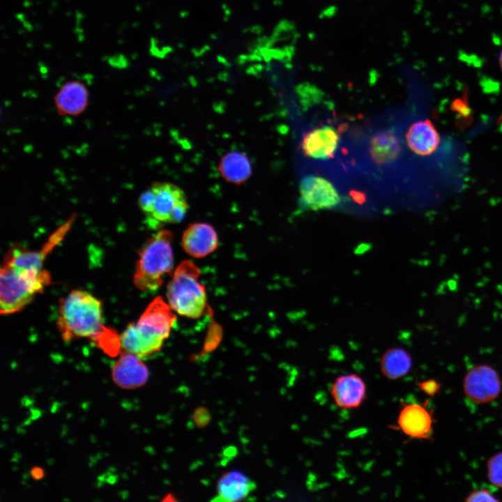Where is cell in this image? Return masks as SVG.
<instances>
[{
  "instance_id": "obj_1",
  "label": "cell",
  "mask_w": 502,
  "mask_h": 502,
  "mask_svg": "<svg viewBox=\"0 0 502 502\" xmlns=\"http://www.w3.org/2000/svg\"><path fill=\"white\" fill-rule=\"evenodd\" d=\"M102 303L90 293L73 290L60 301L56 327L70 341L88 337L100 346L114 332L103 326Z\"/></svg>"
},
{
  "instance_id": "obj_2",
  "label": "cell",
  "mask_w": 502,
  "mask_h": 502,
  "mask_svg": "<svg viewBox=\"0 0 502 502\" xmlns=\"http://www.w3.org/2000/svg\"><path fill=\"white\" fill-rule=\"evenodd\" d=\"M172 233L166 229L151 236L139 253L134 273L135 287L142 291H154L163 282L174 266Z\"/></svg>"
},
{
  "instance_id": "obj_3",
  "label": "cell",
  "mask_w": 502,
  "mask_h": 502,
  "mask_svg": "<svg viewBox=\"0 0 502 502\" xmlns=\"http://www.w3.org/2000/svg\"><path fill=\"white\" fill-rule=\"evenodd\" d=\"M44 270L20 269L3 264L0 272V312L9 314L22 310L34 296L50 283Z\"/></svg>"
},
{
  "instance_id": "obj_4",
  "label": "cell",
  "mask_w": 502,
  "mask_h": 502,
  "mask_svg": "<svg viewBox=\"0 0 502 502\" xmlns=\"http://www.w3.org/2000/svg\"><path fill=\"white\" fill-rule=\"evenodd\" d=\"M199 275V269L190 260L181 262L174 271L167 297L172 309L180 315L197 319L206 310V289L198 280Z\"/></svg>"
},
{
  "instance_id": "obj_5",
  "label": "cell",
  "mask_w": 502,
  "mask_h": 502,
  "mask_svg": "<svg viewBox=\"0 0 502 502\" xmlns=\"http://www.w3.org/2000/svg\"><path fill=\"white\" fill-rule=\"evenodd\" d=\"M151 188L155 195V201L153 211L148 217L150 227H155L159 223L180 222L188 209L183 190L167 182H157Z\"/></svg>"
},
{
  "instance_id": "obj_6",
  "label": "cell",
  "mask_w": 502,
  "mask_h": 502,
  "mask_svg": "<svg viewBox=\"0 0 502 502\" xmlns=\"http://www.w3.org/2000/svg\"><path fill=\"white\" fill-rule=\"evenodd\" d=\"M501 385V377L494 367L487 364H480L466 373L463 379V391L472 402L485 404L499 396Z\"/></svg>"
},
{
  "instance_id": "obj_7",
  "label": "cell",
  "mask_w": 502,
  "mask_h": 502,
  "mask_svg": "<svg viewBox=\"0 0 502 502\" xmlns=\"http://www.w3.org/2000/svg\"><path fill=\"white\" fill-rule=\"evenodd\" d=\"M427 405L428 401L423 404L401 402L395 429L411 439L433 441L434 411Z\"/></svg>"
},
{
  "instance_id": "obj_8",
  "label": "cell",
  "mask_w": 502,
  "mask_h": 502,
  "mask_svg": "<svg viewBox=\"0 0 502 502\" xmlns=\"http://www.w3.org/2000/svg\"><path fill=\"white\" fill-rule=\"evenodd\" d=\"M68 222L51 235L40 250L31 251L20 246L12 247L6 253L3 264L20 269L41 271L48 254L59 244L70 228Z\"/></svg>"
},
{
  "instance_id": "obj_9",
  "label": "cell",
  "mask_w": 502,
  "mask_h": 502,
  "mask_svg": "<svg viewBox=\"0 0 502 502\" xmlns=\"http://www.w3.org/2000/svg\"><path fill=\"white\" fill-rule=\"evenodd\" d=\"M173 311L169 303L158 296L149 304L136 324L148 334L165 340L176 321Z\"/></svg>"
},
{
  "instance_id": "obj_10",
  "label": "cell",
  "mask_w": 502,
  "mask_h": 502,
  "mask_svg": "<svg viewBox=\"0 0 502 502\" xmlns=\"http://www.w3.org/2000/svg\"><path fill=\"white\" fill-rule=\"evenodd\" d=\"M300 192L303 204L314 211L330 208L340 201L333 185L317 176H305L300 184Z\"/></svg>"
},
{
  "instance_id": "obj_11",
  "label": "cell",
  "mask_w": 502,
  "mask_h": 502,
  "mask_svg": "<svg viewBox=\"0 0 502 502\" xmlns=\"http://www.w3.org/2000/svg\"><path fill=\"white\" fill-rule=\"evenodd\" d=\"M149 372L142 358L124 351L112 367L113 381L120 388L132 390L144 385Z\"/></svg>"
},
{
  "instance_id": "obj_12",
  "label": "cell",
  "mask_w": 502,
  "mask_h": 502,
  "mask_svg": "<svg viewBox=\"0 0 502 502\" xmlns=\"http://www.w3.org/2000/svg\"><path fill=\"white\" fill-rule=\"evenodd\" d=\"M181 245L189 255L202 258L217 249L218 234L215 229L208 223H193L184 231Z\"/></svg>"
},
{
  "instance_id": "obj_13",
  "label": "cell",
  "mask_w": 502,
  "mask_h": 502,
  "mask_svg": "<svg viewBox=\"0 0 502 502\" xmlns=\"http://www.w3.org/2000/svg\"><path fill=\"white\" fill-rule=\"evenodd\" d=\"M330 393L338 407L356 409L361 405L366 397V385L356 374L341 375L333 383Z\"/></svg>"
},
{
  "instance_id": "obj_14",
  "label": "cell",
  "mask_w": 502,
  "mask_h": 502,
  "mask_svg": "<svg viewBox=\"0 0 502 502\" xmlns=\"http://www.w3.org/2000/svg\"><path fill=\"white\" fill-rule=\"evenodd\" d=\"M257 487L256 483L238 471L224 473L218 482L217 494L213 501L234 502L245 500Z\"/></svg>"
},
{
  "instance_id": "obj_15",
  "label": "cell",
  "mask_w": 502,
  "mask_h": 502,
  "mask_svg": "<svg viewBox=\"0 0 502 502\" xmlns=\"http://www.w3.org/2000/svg\"><path fill=\"white\" fill-rule=\"evenodd\" d=\"M339 135L331 126H325L308 132L302 142L305 154L315 159H326L335 151Z\"/></svg>"
},
{
  "instance_id": "obj_16",
  "label": "cell",
  "mask_w": 502,
  "mask_h": 502,
  "mask_svg": "<svg viewBox=\"0 0 502 502\" xmlns=\"http://www.w3.org/2000/svg\"><path fill=\"white\" fill-rule=\"evenodd\" d=\"M89 92L84 84L73 80L65 83L55 97L58 112L63 115H77L88 104Z\"/></svg>"
},
{
  "instance_id": "obj_17",
  "label": "cell",
  "mask_w": 502,
  "mask_h": 502,
  "mask_svg": "<svg viewBox=\"0 0 502 502\" xmlns=\"http://www.w3.org/2000/svg\"><path fill=\"white\" fill-rule=\"evenodd\" d=\"M121 347L124 351L132 353L143 358L159 351L164 341L142 333L135 323L129 324L120 336Z\"/></svg>"
},
{
  "instance_id": "obj_18",
  "label": "cell",
  "mask_w": 502,
  "mask_h": 502,
  "mask_svg": "<svg viewBox=\"0 0 502 502\" xmlns=\"http://www.w3.org/2000/svg\"><path fill=\"white\" fill-rule=\"evenodd\" d=\"M409 148L420 155H427L434 152L440 142V136L430 121L414 123L406 133Z\"/></svg>"
},
{
  "instance_id": "obj_19",
  "label": "cell",
  "mask_w": 502,
  "mask_h": 502,
  "mask_svg": "<svg viewBox=\"0 0 502 502\" xmlns=\"http://www.w3.org/2000/svg\"><path fill=\"white\" fill-rule=\"evenodd\" d=\"M218 170L227 181L239 185L247 181L252 173L250 161L245 153L233 151L220 160Z\"/></svg>"
},
{
  "instance_id": "obj_20",
  "label": "cell",
  "mask_w": 502,
  "mask_h": 502,
  "mask_svg": "<svg viewBox=\"0 0 502 502\" xmlns=\"http://www.w3.org/2000/svg\"><path fill=\"white\" fill-rule=\"evenodd\" d=\"M410 353L400 347L387 350L380 361L381 371L389 380H397L406 375L412 367Z\"/></svg>"
},
{
  "instance_id": "obj_21",
  "label": "cell",
  "mask_w": 502,
  "mask_h": 502,
  "mask_svg": "<svg viewBox=\"0 0 502 502\" xmlns=\"http://www.w3.org/2000/svg\"><path fill=\"white\" fill-rule=\"evenodd\" d=\"M400 149L396 136L390 132L377 134L370 142L371 156L378 163H386L393 160L398 155Z\"/></svg>"
},
{
  "instance_id": "obj_22",
  "label": "cell",
  "mask_w": 502,
  "mask_h": 502,
  "mask_svg": "<svg viewBox=\"0 0 502 502\" xmlns=\"http://www.w3.org/2000/svg\"><path fill=\"white\" fill-rule=\"evenodd\" d=\"M487 476L489 482L502 489V451L495 453L487 462Z\"/></svg>"
},
{
  "instance_id": "obj_23",
  "label": "cell",
  "mask_w": 502,
  "mask_h": 502,
  "mask_svg": "<svg viewBox=\"0 0 502 502\" xmlns=\"http://www.w3.org/2000/svg\"><path fill=\"white\" fill-rule=\"evenodd\" d=\"M467 502H498L500 500L487 488L478 489L470 492L465 498Z\"/></svg>"
},
{
  "instance_id": "obj_24",
  "label": "cell",
  "mask_w": 502,
  "mask_h": 502,
  "mask_svg": "<svg viewBox=\"0 0 502 502\" xmlns=\"http://www.w3.org/2000/svg\"><path fill=\"white\" fill-rule=\"evenodd\" d=\"M155 195L153 190L151 188L144 191L139 197L138 203L139 208L145 215L149 217L154 207Z\"/></svg>"
},
{
  "instance_id": "obj_25",
  "label": "cell",
  "mask_w": 502,
  "mask_h": 502,
  "mask_svg": "<svg viewBox=\"0 0 502 502\" xmlns=\"http://www.w3.org/2000/svg\"><path fill=\"white\" fill-rule=\"evenodd\" d=\"M418 388L430 397L435 396L441 390V385L436 380L429 379L422 381H416Z\"/></svg>"
},
{
  "instance_id": "obj_26",
  "label": "cell",
  "mask_w": 502,
  "mask_h": 502,
  "mask_svg": "<svg viewBox=\"0 0 502 502\" xmlns=\"http://www.w3.org/2000/svg\"><path fill=\"white\" fill-rule=\"evenodd\" d=\"M31 476L35 480H40L44 476V471L40 467H33L31 470Z\"/></svg>"
},
{
  "instance_id": "obj_27",
  "label": "cell",
  "mask_w": 502,
  "mask_h": 502,
  "mask_svg": "<svg viewBox=\"0 0 502 502\" xmlns=\"http://www.w3.org/2000/svg\"><path fill=\"white\" fill-rule=\"evenodd\" d=\"M499 63L502 71V49L501 50L499 55Z\"/></svg>"
}]
</instances>
